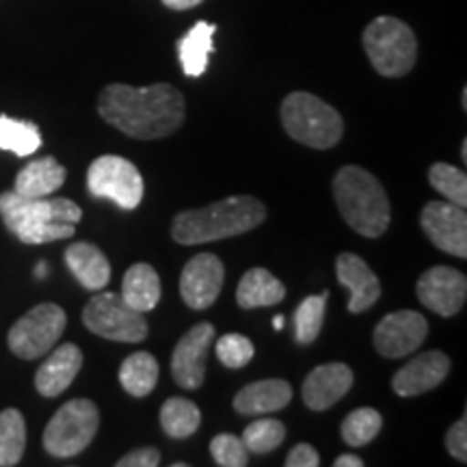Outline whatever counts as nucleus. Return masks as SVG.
<instances>
[{"instance_id": "f257e3e1", "label": "nucleus", "mask_w": 467, "mask_h": 467, "mask_svg": "<svg viewBox=\"0 0 467 467\" xmlns=\"http://www.w3.org/2000/svg\"><path fill=\"white\" fill-rule=\"evenodd\" d=\"M98 113L107 124L139 141L171 137L184 124V96L175 87L109 85L98 98Z\"/></svg>"}, {"instance_id": "f03ea898", "label": "nucleus", "mask_w": 467, "mask_h": 467, "mask_svg": "<svg viewBox=\"0 0 467 467\" xmlns=\"http://www.w3.org/2000/svg\"><path fill=\"white\" fill-rule=\"evenodd\" d=\"M0 217L25 244H46L72 238L83 210L67 197H25L16 191L0 195Z\"/></svg>"}, {"instance_id": "7ed1b4c3", "label": "nucleus", "mask_w": 467, "mask_h": 467, "mask_svg": "<svg viewBox=\"0 0 467 467\" xmlns=\"http://www.w3.org/2000/svg\"><path fill=\"white\" fill-rule=\"evenodd\" d=\"M266 206L251 195H234L206 208L175 214L171 236L180 244H203L241 236L265 223Z\"/></svg>"}, {"instance_id": "20e7f679", "label": "nucleus", "mask_w": 467, "mask_h": 467, "mask_svg": "<svg viewBox=\"0 0 467 467\" xmlns=\"http://www.w3.org/2000/svg\"><path fill=\"white\" fill-rule=\"evenodd\" d=\"M336 206L350 230L359 236L379 238L392 221V206L383 184L366 169L347 165L334 178Z\"/></svg>"}, {"instance_id": "39448f33", "label": "nucleus", "mask_w": 467, "mask_h": 467, "mask_svg": "<svg viewBox=\"0 0 467 467\" xmlns=\"http://www.w3.org/2000/svg\"><path fill=\"white\" fill-rule=\"evenodd\" d=\"M279 115L288 137L307 148L329 150L344 134L342 115L314 93L295 91L285 96Z\"/></svg>"}, {"instance_id": "423d86ee", "label": "nucleus", "mask_w": 467, "mask_h": 467, "mask_svg": "<svg viewBox=\"0 0 467 467\" xmlns=\"http://www.w3.org/2000/svg\"><path fill=\"white\" fill-rule=\"evenodd\" d=\"M364 50L372 67L385 78H400L418 61V39L411 26L392 16L377 17L366 26Z\"/></svg>"}, {"instance_id": "0eeeda50", "label": "nucleus", "mask_w": 467, "mask_h": 467, "mask_svg": "<svg viewBox=\"0 0 467 467\" xmlns=\"http://www.w3.org/2000/svg\"><path fill=\"white\" fill-rule=\"evenodd\" d=\"M100 426L98 407L87 399H74L52 416L44 431V448L55 459H72L89 448Z\"/></svg>"}, {"instance_id": "6e6552de", "label": "nucleus", "mask_w": 467, "mask_h": 467, "mask_svg": "<svg viewBox=\"0 0 467 467\" xmlns=\"http://www.w3.org/2000/svg\"><path fill=\"white\" fill-rule=\"evenodd\" d=\"M83 323L91 334L113 342H141L150 327L145 314L132 309L119 292H100L83 309Z\"/></svg>"}, {"instance_id": "1a4fd4ad", "label": "nucleus", "mask_w": 467, "mask_h": 467, "mask_svg": "<svg viewBox=\"0 0 467 467\" xmlns=\"http://www.w3.org/2000/svg\"><path fill=\"white\" fill-rule=\"evenodd\" d=\"M67 325V317L63 307L57 303H39L33 309L16 320L7 334V344L11 353L20 359H37L50 353L63 336Z\"/></svg>"}, {"instance_id": "9d476101", "label": "nucleus", "mask_w": 467, "mask_h": 467, "mask_svg": "<svg viewBox=\"0 0 467 467\" xmlns=\"http://www.w3.org/2000/svg\"><path fill=\"white\" fill-rule=\"evenodd\" d=\"M87 189L93 197L110 200L124 210H134L143 200V178L130 161L121 156H100L87 171Z\"/></svg>"}, {"instance_id": "9b49d317", "label": "nucleus", "mask_w": 467, "mask_h": 467, "mask_svg": "<svg viewBox=\"0 0 467 467\" xmlns=\"http://www.w3.org/2000/svg\"><path fill=\"white\" fill-rule=\"evenodd\" d=\"M420 225L429 241L443 254L467 258V214L452 202H431L422 208Z\"/></svg>"}, {"instance_id": "f8f14e48", "label": "nucleus", "mask_w": 467, "mask_h": 467, "mask_svg": "<svg viewBox=\"0 0 467 467\" xmlns=\"http://www.w3.org/2000/svg\"><path fill=\"white\" fill-rule=\"evenodd\" d=\"M426 336H429V323L422 314L413 309H400V312L388 314L377 325L372 342L381 358L400 359L422 347Z\"/></svg>"}, {"instance_id": "ddd939ff", "label": "nucleus", "mask_w": 467, "mask_h": 467, "mask_svg": "<svg viewBox=\"0 0 467 467\" xmlns=\"http://www.w3.org/2000/svg\"><path fill=\"white\" fill-rule=\"evenodd\" d=\"M418 299L437 317L451 318L465 306L467 277L452 266H433L418 279Z\"/></svg>"}, {"instance_id": "4468645a", "label": "nucleus", "mask_w": 467, "mask_h": 467, "mask_svg": "<svg viewBox=\"0 0 467 467\" xmlns=\"http://www.w3.org/2000/svg\"><path fill=\"white\" fill-rule=\"evenodd\" d=\"M214 327L200 323L191 327L171 355V375L184 389H200L206 379L208 350L214 340Z\"/></svg>"}, {"instance_id": "2eb2a0df", "label": "nucleus", "mask_w": 467, "mask_h": 467, "mask_svg": "<svg viewBox=\"0 0 467 467\" xmlns=\"http://www.w3.org/2000/svg\"><path fill=\"white\" fill-rule=\"evenodd\" d=\"M225 268L214 254H200L189 260L180 277V295L191 309H208L219 299Z\"/></svg>"}, {"instance_id": "dca6fc26", "label": "nucleus", "mask_w": 467, "mask_h": 467, "mask_svg": "<svg viewBox=\"0 0 467 467\" xmlns=\"http://www.w3.org/2000/svg\"><path fill=\"white\" fill-rule=\"evenodd\" d=\"M451 372V359L441 350H426L402 366L392 379V389L402 399L431 392Z\"/></svg>"}, {"instance_id": "f3484780", "label": "nucleus", "mask_w": 467, "mask_h": 467, "mask_svg": "<svg viewBox=\"0 0 467 467\" xmlns=\"http://www.w3.org/2000/svg\"><path fill=\"white\" fill-rule=\"evenodd\" d=\"M353 388V370L347 364L334 361V364H323L309 372L303 381V402L312 411H325L342 400Z\"/></svg>"}, {"instance_id": "a211bd4d", "label": "nucleus", "mask_w": 467, "mask_h": 467, "mask_svg": "<svg viewBox=\"0 0 467 467\" xmlns=\"http://www.w3.org/2000/svg\"><path fill=\"white\" fill-rule=\"evenodd\" d=\"M336 275L344 288L350 292L348 312L361 314L370 309L381 296V282L372 273V268L366 265L359 255L340 254L336 260Z\"/></svg>"}, {"instance_id": "6ab92c4d", "label": "nucleus", "mask_w": 467, "mask_h": 467, "mask_svg": "<svg viewBox=\"0 0 467 467\" xmlns=\"http://www.w3.org/2000/svg\"><path fill=\"white\" fill-rule=\"evenodd\" d=\"M80 368H83V350L72 342L61 344L39 366L37 375H35V388L46 399H57L74 383Z\"/></svg>"}, {"instance_id": "aec40b11", "label": "nucleus", "mask_w": 467, "mask_h": 467, "mask_svg": "<svg viewBox=\"0 0 467 467\" xmlns=\"http://www.w3.org/2000/svg\"><path fill=\"white\" fill-rule=\"evenodd\" d=\"M292 400V385L284 379H265L244 385L234 396V409L241 416H266V413L279 411Z\"/></svg>"}, {"instance_id": "412c9836", "label": "nucleus", "mask_w": 467, "mask_h": 467, "mask_svg": "<svg viewBox=\"0 0 467 467\" xmlns=\"http://www.w3.org/2000/svg\"><path fill=\"white\" fill-rule=\"evenodd\" d=\"M66 265L87 290H102L110 279L109 258L91 243H74L66 249Z\"/></svg>"}, {"instance_id": "4be33fe9", "label": "nucleus", "mask_w": 467, "mask_h": 467, "mask_svg": "<svg viewBox=\"0 0 467 467\" xmlns=\"http://www.w3.org/2000/svg\"><path fill=\"white\" fill-rule=\"evenodd\" d=\"M67 171L55 156L33 161L17 173L16 192L25 197H48L66 184Z\"/></svg>"}, {"instance_id": "5701e85b", "label": "nucleus", "mask_w": 467, "mask_h": 467, "mask_svg": "<svg viewBox=\"0 0 467 467\" xmlns=\"http://www.w3.org/2000/svg\"><path fill=\"white\" fill-rule=\"evenodd\" d=\"M214 33H217V26L200 20L184 37L178 39L180 66L191 78H200L206 74L210 55L214 52Z\"/></svg>"}, {"instance_id": "b1692460", "label": "nucleus", "mask_w": 467, "mask_h": 467, "mask_svg": "<svg viewBox=\"0 0 467 467\" xmlns=\"http://www.w3.org/2000/svg\"><path fill=\"white\" fill-rule=\"evenodd\" d=\"M119 295L137 312H151L161 301V277L156 268L145 265V262L132 265L126 271Z\"/></svg>"}, {"instance_id": "393cba45", "label": "nucleus", "mask_w": 467, "mask_h": 467, "mask_svg": "<svg viewBox=\"0 0 467 467\" xmlns=\"http://www.w3.org/2000/svg\"><path fill=\"white\" fill-rule=\"evenodd\" d=\"M285 296V285L279 279L268 273L266 268H251L241 279L236 290V301L238 306L244 309L254 307H268L282 303Z\"/></svg>"}, {"instance_id": "a878e982", "label": "nucleus", "mask_w": 467, "mask_h": 467, "mask_svg": "<svg viewBox=\"0 0 467 467\" xmlns=\"http://www.w3.org/2000/svg\"><path fill=\"white\" fill-rule=\"evenodd\" d=\"M159 375L161 368L154 355L139 350V353H132L130 358H126L124 364H121L119 383L128 394L141 399V396H148L156 388Z\"/></svg>"}, {"instance_id": "bb28decb", "label": "nucleus", "mask_w": 467, "mask_h": 467, "mask_svg": "<svg viewBox=\"0 0 467 467\" xmlns=\"http://www.w3.org/2000/svg\"><path fill=\"white\" fill-rule=\"evenodd\" d=\"M202 424V411L195 402L189 399H173L165 400L161 409V426L162 431L171 437V440H186V437L195 435Z\"/></svg>"}, {"instance_id": "cd10ccee", "label": "nucleus", "mask_w": 467, "mask_h": 467, "mask_svg": "<svg viewBox=\"0 0 467 467\" xmlns=\"http://www.w3.org/2000/svg\"><path fill=\"white\" fill-rule=\"evenodd\" d=\"M39 148H42V134H39L37 124L0 115V150L14 151L16 156L25 159Z\"/></svg>"}, {"instance_id": "c85d7f7f", "label": "nucleus", "mask_w": 467, "mask_h": 467, "mask_svg": "<svg viewBox=\"0 0 467 467\" xmlns=\"http://www.w3.org/2000/svg\"><path fill=\"white\" fill-rule=\"evenodd\" d=\"M26 448V422L17 409L0 413V467L20 463Z\"/></svg>"}, {"instance_id": "c756f323", "label": "nucleus", "mask_w": 467, "mask_h": 467, "mask_svg": "<svg viewBox=\"0 0 467 467\" xmlns=\"http://www.w3.org/2000/svg\"><path fill=\"white\" fill-rule=\"evenodd\" d=\"M383 418L377 409L372 407H361L355 409L353 413H348L342 422V437L348 446L359 448L370 443L375 437L381 433Z\"/></svg>"}, {"instance_id": "7c9ffc66", "label": "nucleus", "mask_w": 467, "mask_h": 467, "mask_svg": "<svg viewBox=\"0 0 467 467\" xmlns=\"http://www.w3.org/2000/svg\"><path fill=\"white\" fill-rule=\"evenodd\" d=\"M327 299H329V292L325 290L323 295H314L303 299L301 306L296 307L295 336L299 344H312L318 337L320 329H323Z\"/></svg>"}, {"instance_id": "2f4dec72", "label": "nucleus", "mask_w": 467, "mask_h": 467, "mask_svg": "<svg viewBox=\"0 0 467 467\" xmlns=\"http://www.w3.org/2000/svg\"><path fill=\"white\" fill-rule=\"evenodd\" d=\"M429 182L448 202L461 208L467 206V175L463 169L448 162H435L429 171Z\"/></svg>"}, {"instance_id": "473e14b6", "label": "nucleus", "mask_w": 467, "mask_h": 467, "mask_svg": "<svg viewBox=\"0 0 467 467\" xmlns=\"http://www.w3.org/2000/svg\"><path fill=\"white\" fill-rule=\"evenodd\" d=\"M243 443L247 446L249 452L254 454H266L273 452L275 448L282 446L285 440V426L279 420L262 418L251 422L243 433Z\"/></svg>"}, {"instance_id": "72a5a7b5", "label": "nucleus", "mask_w": 467, "mask_h": 467, "mask_svg": "<svg viewBox=\"0 0 467 467\" xmlns=\"http://www.w3.org/2000/svg\"><path fill=\"white\" fill-rule=\"evenodd\" d=\"M255 347L249 337L243 334H225L219 337L217 342V358L225 368H232V370H238V368H244L254 359Z\"/></svg>"}, {"instance_id": "f704fd0d", "label": "nucleus", "mask_w": 467, "mask_h": 467, "mask_svg": "<svg viewBox=\"0 0 467 467\" xmlns=\"http://www.w3.org/2000/svg\"><path fill=\"white\" fill-rule=\"evenodd\" d=\"M210 454L221 467H244L249 465V451L241 437L221 433L210 441Z\"/></svg>"}, {"instance_id": "c9c22d12", "label": "nucleus", "mask_w": 467, "mask_h": 467, "mask_svg": "<svg viewBox=\"0 0 467 467\" xmlns=\"http://www.w3.org/2000/svg\"><path fill=\"white\" fill-rule=\"evenodd\" d=\"M465 424L467 420L463 416L459 422H454L451 426V431H448L446 435L448 452H451L457 461H461V463H465L467 461V426Z\"/></svg>"}, {"instance_id": "e433bc0d", "label": "nucleus", "mask_w": 467, "mask_h": 467, "mask_svg": "<svg viewBox=\"0 0 467 467\" xmlns=\"http://www.w3.org/2000/svg\"><path fill=\"white\" fill-rule=\"evenodd\" d=\"M161 463V452L156 448H137L117 461V467H156Z\"/></svg>"}, {"instance_id": "4c0bfd02", "label": "nucleus", "mask_w": 467, "mask_h": 467, "mask_svg": "<svg viewBox=\"0 0 467 467\" xmlns=\"http://www.w3.org/2000/svg\"><path fill=\"white\" fill-rule=\"evenodd\" d=\"M320 457L317 448L309 446V443H299L290 451L288 457H285V467H318Z\"/></svg>"}, {"instance_id": "58836bf2", "label": "nucleus", "mask_w": 467, "mask_h": 467, "mask_svg": "<svg viewBox=\"0 0 467 467\" xmlns=\"http://www.w3.org/2000/svg\"><path fill=\"white\" fill-rule=\"evenodd\" d=\"M200 3H203V0H162V5H165V7L175 9V11L192 9V7H197Z\"/></svg>"}, {"instance_id": "ea45409f", "label": "nucleus", "mask_w": 467, "mask_h": 467, "mask_svg": "<svg viewBox=\"0 0 467 467\" xmlns=\"http://www.w3.org/2000/svg\"><path fill=\"white\" fill-rule=\"evenodd\" d=\"M336 467H364V461L359 457H355V454H342V457H337L334 461Z\"/></svg>"}, {"instance_id": "a19ab883", "label": "nucleus", "mask_w": 467, "mask_h": 467, "mask_svg": "<svg viewBox=\"0 0 467 467\" xmlns=\"http://www.w3.org/2000/svg\"><path fill=\"white\" fill-rule=\"evenodd\" d=\"M46 275H48V265H46V262H39L37 271H35V277L42 279V277H46Z\"/></svg>"}, {"instance_id": "79ce46f5", "label": "nucleus", "mask_w": 467, "mask_h": 467, "mask_svg": "<svg viewBox=\"0 0 467 467\" xmlns=\"http://www.w3.org/2000/svg\"><path fill=\"white\" fill-rule=\"evenodd\" d=\"M273 327H275V331L284 329V317H282V314H277V317L273 318Z\"/></svg>"}, {"instance_id": "37998d69", "label": "nucleus", "mask_w": 467, "mask_h": 467, "mask_svg": "<svg viewBox=\"0 0 467 467\" xmlns=\"http://www.w3.org/2000/svg\"><path fill=\"white\" fill-rule=\"evenodd\" d=\"M461 156H463V161H467V141H463V148H461Z\"/></svg>"}, {"instance_id": "c03bdc74", "label": "nucleus", "mask_w": 467, "mask_h": 467, "mask_svg": "<svg viewBox=\"0 0 467 467\" xmlns=\"http://www.w3.org/2000/svg\"><path fill=\"white\" fill-rule=\"evenodd\" d=\"M461 104H463V109H467V91L463 89V98H461Z\"/></svg>"}]
</instances>
